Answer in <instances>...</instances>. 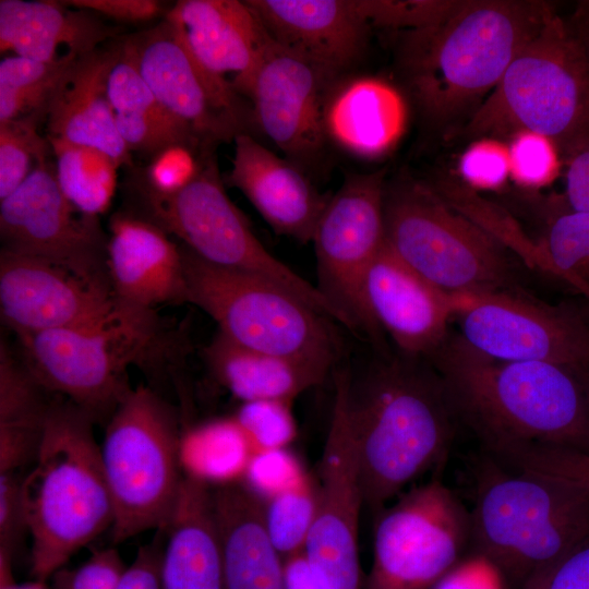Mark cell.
Returning a JSON list of instances; mask_svg holds the SVG:
<instances>
[{"label": "cell", "mask_w": 589, "mask_h": 589, "mask_svg": "<svg viewBox=\"0 0 589 589\" xmlns=\"http://www.w3.org/2000/svg\"><path fill=\"white\" fill-rule=\"evenodd\" d=\"M555 11L540 0H459L437 24L400 32L396 68L424 127L456 135Z\"/></svg>", "instance_id": "cell-1"}, {"label": "cell", "mask_w": 589, "mask_h": 589, "mask_svg": "<svg viewBox=\"0 0 589 589\" xmlns=\"http://www.w3.org/2000/svg\"><path fill=\"white\" fill-rule=\"evenodd\" d=\"M354 443L364 508L376 515L444 461L455 414L435 371L420 358H384L334 370Z\"/></svg>", "instance_id": "cell-2"}, {"label": "cell", "mask_w": 589, "mask_h": 589, "mask_svg": "<svg viewBox=\"0 0 589 589\" xmlns=\"http://www.w3.org/2000/svg\"><path fill=\"white\" fill-rule=\"evenodd\" d=\"M453 410L488 449L513 444L589 454V405L580 375L562 365L484 356L458 335L430 357Z\"/></svg>", "instance_id": "cell-3"}, {"label": "cell", "mask_w": 589, "mask_h": 589, "mask_svg": "<svg viewBox=\"0 0 589 589\" xmlns=\"http://www.w3.org/2000/svg\"><path fill=\"white\" fill-rule=\"evenodd\" d=\"M470 541L521 589H541L550 573L589 541V489L491 458L480 469Z\"/></svg>", "instance_id": "cell-4"}, {"label": "cell", "mask_w": 589, "mask_h": 589, "mask_svg": "<svg viewBox=\"0 0 589 589\" xmlns=\"http://www.w3.org/2000/svg\"><path fill=\"white\" fill-rule=\"evenodd\" d=\"M95 423L57 396L37 455L24 472L22 501L36 580L46 582L75 552L112 527L113 505Z\"/></svg>", "instance_id": "cell-5"}, {"label": "cell", "mask_w": 589, "mask_h": 589, "mask_svg": "<svg viewBox=\"0 0 589 589\" xmlns=\"http://www.w3.org/2000/svg\"><path fill=\"white\" fill-rule=\"evenodd\" d=\"M549 137L563 164L589 145V71L579 43L556 11L512 60L456 135Z\"/></svg>", "instance_id": "cell-6"}, {"label": "cell", "mask_w": 589, "mask_h": 589, "mask_svg": "<svg viewBox=\"0 0 589 589\" xmlns=\"http://www.w3.org/2000/svg\"><path fill=\"white\" fill-rule=\"evenodd\" d=\"M181 422L156 390L139 385L105 424L100 450L115 512L113 543L167 528L184 477Z\"/></svg>", "instance_id": "cell-7"}, {"label": "cell", "mask_w": 589, "mask_h": 589, "mask_svg": "<svg viewBox=\"0 0 589 589\" xmlns=\"http://www.w3.org/2000/svg\"><path fill=\"white\" fill-rule=\"evenodd\" d=\"M155 311L123 305L108 320L88 326L17 337L20 356L50 393L106 424L133 389L128 371L144 364L163 344Z\"/></svg>", "instance_id": "cell-8"}, {"label": "cell", "mask_w": 589, "mask_h": 589, "mask_svg": "<svg viewBox=\"0 0 589 589\" xmlns=\"http://www.w3.org/2000/svg\"><path fill=\"white\" fill-rule=\"evenodd\" d=\"M385 239L393 252L448 293L514 290L507 248L431 185L401 179L385 188Z\"/></svg>", "instance_id": "cell-9"}, {"label": "cell", "mask_w": 589, "mask_h": 589, "mask_svg": "<svg viewBox=\"0 0 589 589\" xmlns=\"http://www.w3.org/2000/svg\"><path fill=\"white\" fill-rule=\"evenodd\" d=\"M181 250L189 303L209 315L219 333L248 348L335 370L342 346L334 320L271 280Z\"/></svg>", "instance_id": "cell-10"}, {"label": "cell", "mask_w": 589, "mask_h": 589, "mask_svg": "<svg viewBox=\"0 0 589 589\" xmlns=\"http://www.w3.org/2000/svg\"><path fill=\"white\" fill-rule=\"evenodd\" d=\"M127 188L132 203L127 211L176 237L200 259L271 280L339 322L315 285L274 256L256 238L224 188L216 152L208 153L195 178L175 193L155 192L131 171Z\"/></svg>", "instance_id": "cell-11"}, {"label": "cell", "mask_w": 589, "mask_h": 589, "mask_svg": "<svg viewBox=\"0 0 589 589\" xmlns=\"http://www.w3.org/2000/svg\"><path fill=\"white\" fill-rule=\"evenodd\" d=\"M375 517L365 589H432L470 541V514L440 480L404 491Z\"/></svg>", "instance_id": "cell-12"}, {"label": "cell", "mask_w": 589, "mask_h": 589, "mask_svg": "<svg viewBox=\"0 0 589 589\" xmlns=\"http://www.w3.org/2000/svg\"><path fill=\"white\" fill-rule=\"evenodd\" d=\"M385 188L383 171L347 176L330 195L312 238L315 287L341 325L376 344L382 333L370 316L364 285L385 243Z\"/></svg>", "instance_id": "cell-13"}, {"label": "cell", "mask_w": 589, "mask_h": 589, "mask_svg": "<svg viewBox=\"0 0 589 589\" xmlns=\"http://www.w3.org/2000/svg\"><path fill=\"white\" fill-rule=\"evenodd\" d=\"M161 105L211 149L255 128L252 106L225 77L206 69L166 17L121 39Z\"/></svg>", "instance_id": "cell-14"}, {"label": "cell", "mask_w": 589, "mask_h": 589, "mask_svg": "<svg viewBox=\"0 0 589 589\" xmlns=\"http://www.w3.org/2000/svg\"><path fill=\"white\" fill-rule=\"evenodd\" d=\"M454 294L458 336L476 351L504 361L550 362L578 374L589 369V325L575 310L515 290Z\"/></svg>", "instance_id": "cell-15"}, {"label": "cell", "mask_w": 589, "mask_h": 589, "mask_svg": "<svg viewBox=\"0 0 589 589\" xmlns=\"http://www.w3.org/2000/svg\"><path fill=\"white\" fill-rule=\"evenodd\" d=\"M0 240L1 251L41 259L110 286L108 236L98 217L82 213L64 196L49 155L1 200Z\"/></svg>", "instance_id": "cell-16"}, {"label": "cell", "mask_w": 589, "mask_h": 589, "mask_svg": "<svg viewBox=\"0 0 589 589\" xmlns=\"http://www.w3.org/2000/svg\"><path fill=\"white\" fill-rule=\"evenodd\" d=\"M336 82L272 39L248 94L255 128L310 177L326 163L325 106Z\"/></svg>", "instance_id": "cell-17"}, {"label": "cell", "mask_w": 589, "mask_h": 589, "mask_svg": "<svg viewBox=\"0 0 589 589\" xmlns=\"http://www.w3.org/2000/svg\"><path fill=\"white\" fill-rule=\"evenodd\" d=\"M317 472V504L304 553L326 589H365L359 558L364 508L349 422L335 392Z\"/></svg>", "instance_id": "cell-18"}, {"label": "cell", "mask_w": 589, "mask_h": 589, "mask_svg": "<svg viewBox=\"0 0 589 589\" xmlns=\"http://www.w3.org/2000/svg\"><path fill=\"white\" fill-rule=\"evenodd\" d=\"M124 304L109 285L48 261L0 251V315L17 337L88 326Z\"/></svg>", "instance_id": "cell-19"}, {"label": "cell", "mask_w": 589, "mask_h": 589, "mask_svg": "<svg viewBox=\"0 0 589 589\" xmlns=\"http://www.w3.org/2000/svg\"><path fill=\"white\" fill-rule=\"evenodd\" d=\"M364 297L372 321L404 356L430 358L448 337L455 294L408 266L386 239L366 275Z\"/></svg>", "instance_id": "cell-20"}, {"label": "cell", "mask_w": 589, "mask_h": 589, "mask_svg": "<svg viewBox=\"0 0 589 589\" xmlns=\"http://www.w3.org/2000/svg\"><path fill=\"white\" fill-rule=\"evenodd\" d=\"M269 37L334 81L362 60L371 25L356 0H245Z\"/></svg>", "instance_id": "cell-21"}, {"label": "cell", "mask_w": 589, "mask_h": 589, "mask_svg": "<svg viewBox=\"0 0 589 589\" xmlns=\"http://www.w3.org/2000/svg\"><path fill=\"white\" fill-rule=\"evenodd\" d=\"M107 269L113 294L125 305L156 311L189 303L181 245L129 211L109 220Z\"/></svg>", "instance_id": "cell-22"}, {"label": "cell", "mask_w": 589, "mask_h": 589, "mask_svg": "<svg viewBox=\"0 0 589 589\" xmlns=\"http://www.w3.org/2000/svg\"><path fill=\"white\" fill-rule=\"evenodd\" d=\"M233 143L228 184L242 192L277 235L312 241L330 194L321 193L306 172L253 135L240 134Z\"/></svg>", "instance_id": "cell-23"}, {"label": "cell", "mask_w": 589, "mask_h": 589, "mask_svg": "<svg viewBox=\"0 0 589 589\" xmlns=\"http://www.w3.org/2000/svg\"><path fill=\"white\" fill-rule=\"evenodd\" d=\"M195 58L248 99L272 41L245 1L180 0L165 14ZM230 82V81H229Z\"/></svg>", "instance_id": "cell-24"}, {"label": "cell", "mask_w": 589, "mask_h": 589, "mask_svg": "<svg viewBox=\"0 0 589 589\" xmlns=\"http://www.w3.org/2000/svg\"><path fill=\"white\" fill-rule=\"evenodd\" d=\"M121 55L120 40L79 57L63 76L48 110V137L98 148L132 167L107 95L109 73Z\"/></svg>", "instance_id": "cell-25"}, {"label": "cell", "mask_w": 589, "mask_h": 589, "mask_svg": "<svg viewBox=\"0 0 589 589\" xmlns=\"http://www.w3.org/2000/svg\"><path fill=\"white\" fill-rule=\"evenodd\" d=\"M407 97L394 84L371 75H347L330 88L325 106L329 144L361 158L389 153L405 133Z\"/></svg>", "instance_id": "cell-26"}, {"label": "cell", "mask_w": 589, "mask_h": 589, "mask_svg": "<svg viewBox=\"0 0 589 589\" xmlns=\"http://www.w3.org/2000/svg\"><path fill=\"white\" fill-rule=\"evenodd\" d=\"M120 28L100 15L62 1L1 0L0 51L53 61L65 55L85 56L116 37Z\"/></svg>", "instance_id": "cell-27"}, {"label": "cell", "mask_w": 589, "mask_h": 589, "mask_svg": "<svg viewBox=\"0 0 589 589\" xmlns=\"http://www.w3.org/2000/svg\"><path fill=\"white\" fill-rule=\"evenodd\" d=\"M226 589H285L284 557L266 531L263 502L243 483L212 490Z\"/></svg>", "instance_id": "cell-28"}, {"label": "cell", "mask_w": 589, "mask_h": 589, "mask_svg": "<svg viewBox=\"0 0 589 589\" xmlns=\"http://www.w3.org/2000/svg\"><path fill=\"white\" fill-rule=\"evenodd\" d=\"M164 531L163 589H226L209 485L184 476Z\"/></svg>", "instance_id": "cell-29"}, {"label": "cell", "mask_w": 589, "mask_h": 589, "mask_svg": "<svg viewBox=\"0 0 589 589\" xmlns=\"http://www.w3.org/2000/svg\"><path fill=\"white\" fill-rule=\"evenodd\" d=\"M203 358L214 381L241 402L293 401L332 372L306 361L244 347L218 330L204 347Z\"/></svg>", "instance_id": "cell-30"}, {"label": "cell", "mask_w": 589, "mask_h": 589, "mask_svg": "<svg viewBox=\"0 0 589 589\" xmlns=\"http://www.w3.org/2000/svg\"><path fill=\"white\" fill-rule=\"evenodd\" d=\"M56 397L1 338L0 472H25L33 464Z\"/></svg>", "instance_id": "cell-31"}, {"label": "cell", "mask_w": 589, "mask_h": 589, "mask_svg": "<svg viewBox=\"0 0 589 589\" xmlns=\"http://www.w3.org/2000/svg\"><path fill=\"white\" fill-rule=\"evenodd\" d=\"M254 453L233 417L185 426L179 448L183 474L209 486L242 481Z\"/></svg>", "instance_id": "cell-32"}, {"label": "cell", "mask_w": 589, "mask_h": 589, "mask_svg": "<svg viewBox=\"0 0 589 589\" xmlns=\"http://www.w3.org/2000/svg\"><path fill=\"white\" fill-rule=\"evenodd\" d=\"M55 156L56 178L64 196L82 213L99 217L106 213L118 185L121 165L107 153L91 146L48 137Z\"/></svg>", "instance_id": "cell-33"}, {"label": "cell", "mask_w": 589, "mask_h": 589, "mask_svg": "<svg viewBox=\"0 0 589 589\" xmlns=\"http://www.w3.org/2000/svg\"><path fill=\"white\" fill-rule=\"evenodd\" d=\"M79 57L53 61L14 56L0 62V122L33 113L48 116L50 103L67 71Z\"/></svg>", "instance_id": "cell-34"}, {"label": "cell", "mask_w": 589, "mask_h": 589, "mask_svg": "<svg viewBox=\"0 0 589 589\" xmlns=\"http://www.w3.org/2000/svg\"><path fill=\"white\" fill-rule=\"evenodd\" d=\"M537 244V265L589 299V212L562 201Z\"/></svg>", "instance_id": "cell-35"}, {"label": "cell", "mask_w": 589, "mask_h": 589, "mask_svg": "<svg viewBox=\"0 0 589 589\" xmlns=\"http://www.w3.org/2000/svg\"><path fill=\"white\" fill-rule=\"evenodd\" d=\"M316 504L317 484L310 474L298 485L263 502L266 531L284 558L303 551Z\"/></svg>", "instance_id": "cell-36"}, {"label": "cell", "mask_w": 589, "mask_h": 589, "mask_svg": "<svg viewBox=\"0 0 589 589\" xmlns=\"http://www.w3.org/2000/svg\"><path fill=\"white\" fill-rule=\"evenodd\" d=\"M45 113L0 122V201L14 192L33 171L39 158L52 152L38 133Z\"/></svg>", "instance_id": "cell-37"}, {"label": "cell", "mask_w": 589, "mask_h": 589, "mask_svg": "<svg viewBox=\"0 0 589 589\" xmlns=\"http://www.w3.org/2000/svg\"><path fill=\"white\" fill-rule=\"evenodd\" d=\"M503 465L548 474L589 489V454L551 445L514 444L495 450Z\"/></svg>", "instance_id": "cell-38"}, {"label": "cell", "mask_w": 589, "mask_h": 589, "mask_svg": "<svg viewBox=\"0 0 589 589\" xmlns=\"http://www.w3.org/2000/svg\"><path fill=\"white\" fill-rule=\"evenodd\" d=\"M107 95L115 115L148 118L191 131L157 99L131 58L124 52L122 44L121 55L109 73Z\"/></svg>", "instance_id": "cell-39"}, {"label": "cell", "mask_w": 589, "mask_h": 589, "mask_svg": "<svg viewBox=\"0 0 589 589\" xmlns=\"http://www.w3.org/2000/svg\"><path fill=\"white\" fill-rule=\"evenodd\" d=\"M292 401L260 399L241 402L233 418L254 450L288 448L297 435Z\"/></svg>", "instance_id": "cell-40"}, {"label": "cell", "mask_w": 589, "mask_h": 589, "mask_svg": "<svg viewBox=\"0 0 589 589\" xmlns=\"http://www.w3.org/2000/svg\"><path fill=\"white\" fill-rule=\"evenodd\" d=\"M510 178L526 189L551 184L560 173L563 160L556 145L546 136L520 131L507 145Z\"/></svg>", "instance_id": "cell-41"}, {"label": "cell", "mask_w": 589, "mask_h": 589, "mask_svg": "<svg viewBox=\"0 0 589 589\" xmlns=\"http://www.w3.org/2000/svg\"><path fill=\"white\" fill-rule=\"evenodd\" d=\"M371 27L413 31L430 27L448 16L459 0H356Z\"/></svg>", "instance_id": "cell-42"}, {"label": "cell", "mask_w": 589, "mask_h": 589, "mask_svg": "<svg viewBox=\"0 0 589 589\" xmlns=\"http://www.w3.org/2000/svg\"><path fill=\"white\" fill-rule=\"evenodd\" d=\"M211 152L216 151L177 144L154 155L146 167L132 166L130 171L153 191L170 194L181 190L195 178L204 157Z\"/></svg>", "instance_id": "cell-43"}, {"label": "cell", "mask_w": 589, "mask_h": 589, "mask_svg": "<svg viewBox=\"0 0 589 589\" xmlns=\"http://www.w3.org/2000/svg\"><path fill=\"white\" fill-rule=\"evenodd\" d=\"M308 474L288 448L256 450L241 483L264 502L298 485Z\"/></svg>", "instance_id": "cell-44"}, {"label": "cell", "mask_w": 589, "mask_h": 589, "mask_svg": "<svg viewBox=\"0 0 589 589\" xmlns=\"http://www.w3.org/2000/svg\"><path fill=\"white\" fill-rule=\"evenodd\" d=\"M458 173L470 190L495 191L510 178L507 145L496 139H477L464 151Z\"/></svg>", "instance_id": "cell-45"}, {"label": "cell", "mask_w": 589, "mask_h": 589, "mask_svg": "<svg viewBox=\"0 0 589 589\" xmlns=\"http://www.w3.org/2000/svg\"><path fill=\"white\" fill-rule=\"evenodd\" d=\"M125 568L116 549H100L81 566L57 570L51 576L53 589H118Z\"/></svg>", "instance_id": "cell-46"}, {"label": "cell", "mask_w": 589, "mask_h": 589, "mask_svg": "<svg viewBox=\"0 0 589 589\" xmlns=\"http://www.w3.org/2000/svg\"><path fill=\"white\" fill-rule=\"evenodd\" d=\"M24 472H0V557L13 561L28 532L22 501Z\"/></svg>", "instance_id": "cell-47"}, {"label": "cell", "mask_w": 589, "mask_h": 589, "mask_svg": "<svg viewBox=\"0 0 589 589\" xmlns=\"http://www.w3.org/2000/svg\"><path fill=\"white\" fill-rule=\"evenodd\" d=\"M432 589H505L500 570L484 556L458 562Z\"/></svg>", "instance_id": "cell-48"}, {"label": "cell", "mask_w": 589, "mask_h": 589, "mask_svg": "<svg viewBox=\"0 0 589 589\" xmlns=\"http://www.w3.org/2000/svg\"><path fill=\"white\" fill-rule=\"evenodd\" d=\"M64 4L94 12L118 22L139 23L158 17L164 12L156 0H65Z\"/></svg>", "instance_id": "cell-49"}, {"label": "cell", "mask_w": 589, "mask_h": 589, "mask_svg": "<svg viewBox=\"0 0 589 589\" xmlns=\"http://www.w3.org/2000/svg\"><path fill=\"white\" fill-rule=\"evenodd\" d=\"M157 531L158 536L155 541L141 546L132 563L127 566L118 589H163L161 557L164 546L161 544L163 536L160 538V531Z\"/></svg>", "instance_id": "cell-50"}, {"label": "cell", "mask_w": 589, "mask_h": 589, "mask_svg": "<svg viewBox=\"0 0 589 589\" xmlns=\"http://www.w3.org/2000/svg\"><path fill=\"white\" fill-rule=\"evenodd\" d=\"M541 589H589V541L566 556Z\"/></svg>", "instance_id": "cell-51"}, {"label": "cell", "mask_w": 589, "mask_h": 589, "mask_svg": "<svg viewBox=\"0 0 589 589\" xmlns=\"http://www.w3.org/2000/svg\"><path fill=\"white\" fill-rule=\"evenodd\" d=\"M564 165L565 191L562 202L570 209L589 212V145Z\"/></svg>", "instance_id": "cell-52"}, {"label": "cell", "mask_w": 589, "mask_h": 589, "mask_svg": "<svg viewBox=\"0 0 589 589\" xmlns=\"http://www.w3.org/2000/svg\"><path fill=\"white\" fill-rule=\"evenodd\" d=\"M285 589H326L304 551L284 558Z\"/></svg>", "instance_id": "cell-53"}, {"label": "cell", "mask_w": 589, "mask_h": 589, "mask_svg": "<svg viewBox=\"0 0 589 589\" xmlns=\"http://www.w3.org/2000/svg\"><path fill=\"white\" fill-rule=\"evenodd\" d=\"M566 22L581 47L589 71V0L578 1Z\"/></svg>", "instance_id": "cell-54"}, {"label": "cell", "mask_w": 589, "mask_h": 589, "mask_svg": "<svg viewBox=\"0 0 589 589\" xmlns=\"http://www.w3.org/2000/svg\"><path fill=\"white\" fill-rule=\"evenodd\" d=\"M0 589H47L44 581L19 585L14 582L12 572H0Z\"/></svg>", "instance_id": "cell-55"}, {"label": "cell", "mask_w": 589, "mask_h": 589, "mask_svg": "<svg viewBox=\"0 0 589 589\" xmlns=\"http://www.w3.org/2000/svg\"><path fill=\"white\" fill-rule=\"evenodd\" d=\"M580 375V378L582 381V384H584V387H585V390H586V395H587V400H588V405H589V369L579 373Z\"/></svg>", "instance_id": "cell-56"}]
</instances>
